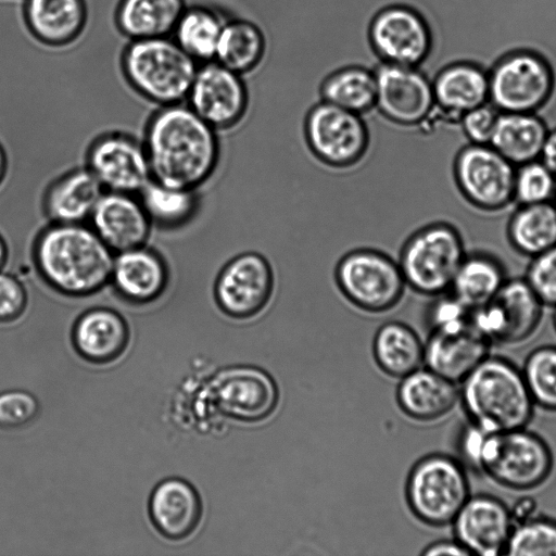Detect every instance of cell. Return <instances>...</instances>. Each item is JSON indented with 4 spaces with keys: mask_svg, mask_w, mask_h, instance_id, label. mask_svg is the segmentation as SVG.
<instances>
[{
    "mask_svg": "<svg viewBox=\"0 0 556 556\" xmlns=\"http://www.w3.org/2000/svg\"><path fill=\"white\" fill-rule=\"evenodd\" d=\"M548 131L538 113L498 112L489 144L518 166L540 159Z\"/></svg>",
    "mask_w": 556,
    "mask_h": 556,
    "instance_id": "obj_29",
    "label": "cell"
},
{
    "mask_svg": "<svg viewBox=\"0 0 556 556\" xmlns=\"http://www.w3.org/2000/svg\"><path fill=\"white\" fill-rule=\"evenodd\" d=\"M458 401V384L429 368H418L403 377L397 390V402L403 412L420 421L444 417Z\"/></svg>",
    "mask_w": 556,
    "mask_h": 556,
    "instance_id": "obj_28",
    "label": "cell"
},
{
    "mask_svg": "<svg viewBox=\"0 0 556 556\" xmlns=\"http://www.w3.org/2000/svg\"><path fill=\"white\" fill-rule=\"evenodd\" d=\"M85 0H24L23 18L40 43L60 48L74 42L87 24Z\"/></svg>",
    "mask_w": 556,
    "mask_h": 556,
    "instance_id": "obj_26",
    "label": "cell"
},
{
    "mask_svg": "<svg viewBox=\"0 0 556 556\" xmlns=\"http://www.w3.org/2000/svg\"><path fill=\"white\" fill-rule=\"evenodd\" d=\"M28 293L23 281L14 274L0 270V323H12L25 312Z\"/></svg>",
    "mask_w": 556,
    "mask_h": 556,
    "instance_id": "obj_43",
    "label": "cell"
},
{
    "mask_svg": "<svg viewBox=\"0 0 556 556\" xmlns=\"http://www.w3.org/2000/svg\"><path fill=\"white\" fill-rule=\"evenodd\" d=\"M426 556H470L469 553L455 539L451 541H438L427 546L422 552Z\"/></svg>",
    "mask_w": 556,
    "mask_h": 556,
    "instance_id": "obj_47",
    "label": "cell"
},
{
    "mask_svg": "<svg viewBox=\"0 0 556 556\" xmlns=\"http://www.w3.org/2000/svg\"><path fill=\"white\" fill-rule=\"evenodd\" d=\"M555 204H556V202H555Z\"/></svg>",
    "mask_w": 556,
    "mask_h": 556,
    "instance_id": "obj_53",
    "label": "cell"
},
{
    "mask_svg": "<svg viewBox=\"0 0 556 556\" xmlns=\"http://www.w3.org/2000/svg\"><path fill=\"white\" fill-rule=\"evenodd\" d=\"M498 111L490 102L463 114L459 124L470 143H490Z\"/></svg>",
    "mask_w": 556,
    "mask_h": 556,
    "instance_id": "obj_44",
    "label": "cell"
},
{
    "mask_svg": "<svg viewBox=\"0 0 556 556\" xmlns=\"http://www.w3.org/2000/svg\"><path fill=\"white\" fill-rule=\"evenodd\" d=\"M554 307V313H553V326H554V329L556 331V305L553 306Z\"/></svg>",
    "mask_w": 556,
    "mask_h": 556,
    "instance_id": "obj_52",
    "label": "cell"
},
{
    "mask_svg": "<svg viewBox=\"0 0 556 556\" xmlns=\"http://www.w3.org/2000/svg\"><path fill=\"white\" fill-rule=\"evenodd\" d=\"M556 195V177L540 160L518 165L515 173L514 201L533 204L552 201Z\"/></svg>",
    "mask_w": 556,
    "mask_h": 556,
    "instance_id": "obj_40",
    "label": "cell"
},
{
    "mask_svg": "<svg viewBox=\"0 0 556 556\" xmlns=\"http://www.w3.org/2000/svg\"><path fill=\"white\" fill-rule=\"evenodd\" d=\"M334 278L352 304L370 313L393 308L406 287L399 262L374 249H357L344 254L337 264Z\"/></svg>",
    "mask_w": 556,
    "mask_h": 556,
    "instance_id": "obj_8",
    "label": "cell"
},
{
    "mask_svg": "<svg viewBox=\"0 0 556 556\" xmlns=\"http://www.w3.org/2000/svg\"><path fill=\"white\" fill-rule=\"evenodd\" d=\"M470 495L467 468L445 454L424 457L407 479L408 505L420 521L430 526L452 523Z\"/></svg>",
    "mask_w": 556,
    "mask_h": 556,
    "instance_id": "obj_7",
    "label": "cell"
},
{
    "mask_svg": "<svg viewBox=\"0 0 556 556\" xmlns=\"http://www.w3.org/2000/svg\"><path fill=\"white\" fill-rule=\"evenodd\" d=\"M553 88L546 61L528 51L506 55L489 73V102L498 112L538 113Z\"/></svg>",
    "mask_w": 556,
    "mask_h": 556,
    "instance_id": "obj_11",
    "label": "cell"
},
{
    "mask_svg": "<svg viewBox=\"0 0 556 556\" xmlns=\"http://www.w3.org/2000/svg\"><path fill=\"white\" fill-rule=\"evenodd\" d=\"M516 166L490 144L470 143L455 157L454 177L475 207L494 212L514 201Z\"/></svg>",
    "mask_w": 556,
    "mask_h": 556,
    "instance_id": "obj_12",
    "label": "cell"
},
{
    "mask_svg": "<svg viewBox=\"0 0 556 556\" xmlns=\"http://www.w3.org/2000/svg\"><path fill=\"white\" fill-rule=\"evenodd\" d=\"M186 102L214 129L226 130L244 117L249 97L240 74L213 60L199 64Z\"/></svg>",
    "mask_w": 556,
    "mask_h": 556,
    "instance_id": "obj_17",
    "label": "cell"
},
{
    "mask_svg": "<svg viewBox=\"0 0 556 556\" xmlns=\"http://www.w3.org/2000/svg\"><path fill=\"white\" fill-rule=\"evenodd\" d=\"M31 258L51 290L87 298L110 285L114 253L88 223H49L34 239Z\"/></svg>",
    "mask_w": 556,
    "mask_h": 556,
    "instance_id": "obj_2",
    "label": "cell"
},
{
    "mask_svg": "<svg viewBox=\"0 0 556 556\" xmlns=\"http://www.w3.org/2000/svg\"><path fill=\"white\" fill-rule=\"evenodd\" d=\"M105 190L85 166L70 169L46 189L42 210L50 223H88Z\"/></svg>",
    "mask_w": 556,
    "mask_h": 556,
    "instance_id": "obj_25",
    "label": "cell"
},
{
    "mask_svg": "<svg viewBox=\"0 0 556 556\" xmlns=\"http://www.w3.org/2000/svg\"><path fill=\"white\" fill-rule=\"evenodd\" d=\"M544 304L525 278L506 279L495 296L471 309V325L491 344H517L538 329Z\"/></svg>",
    "mask_w": 556,
    "mask_h": 556,
    "instance_id": "obj_10",
    "label": "cell"
},
{
    "mask_svg": "<svg viewBox=\"0 0 556 556\" xmlns=\"http://www.w3.org/2000/svg\"><path fill=\"white\" fill-rule=\"evenodd\" d=\"M323 101L363 115L376 108L375 72L349 66L329 75L320 88Z\"/></svg>",
    "mask_w": 556,
    "mask_h": 556,
    "instance_id": "obj_37",
    "label": "cell"
},
{
    "mask_svg": "<svg viewBox=\"0 0 556 556\" xmlns=\"http://www.w3.org/2000/svg\"><path fill=\"white\" fill-rule=\"evenodd\" d=\"M142 142L152 179L169 187L198 190L218 166L217 130L184 102L160 106Z\"/></svg>",
    "mask_w": 556,
    "mask_h": 556,
    "instance_id": "obj_1",
    "label": "cell"
},
{
    "mask_svg": "<svg viewBox=\"0 0 556 556\" xmlns=\"http://www.w3.org/2000/svg\"><path fill=\"white\" fill-rule=\"evenodd\" d=\"M429 312V323L432 329H442L466 324L470 320V312L451 292L435 296Z\"/></svg>",
    "mask_w": 556,
    "mask_h": 556,
    "instance_id": "obj_45",
    "label": "cell"
},
{
    "mask_svg": "<svg viewBox=\"0 0 556 556\" xmlns=\"http://www.w3.org/2000/svg\"><path fill=\"white\" fill-rule=\"evenodd\" d=\"M225 23L220 13L211 7L187 5L172 34L173 39L199 64L213 61Z\"/></svg>",
    "mask_w": 556,
    "mask_h": 556,
    "instance_id": "obj_34",
    "label": "cell"
},
{
    "mask_svg": "<svg viewBox=\"0 0 556 556\" xmlns=\"http://www.w3.org/2000/svg\"><path fill=\"white\" fill-rule=\"evenodd\" d=\"M369 40L383 63L418 67L432 50L433 38L427 18L405 5L382 9L369 26Z\"/></svg>",
    "mask_w": 556,
    "mask_h": 556,
    "instance_id": "obj_15",
    "label": "cell"
},
{
    "mask_svg": "<svg viewBox=\"0 0 556 556\" xmlns=\"http://www.w3.org/2000/svg\"><path fill=\"white\" fill-rule=\"evenodd\" d=\"M507 236L517 252L530 257L556 245V204H520L509 219Z\"/></svg>",
    "mask_w": 556,
    "mask_h": 556,
    "instance_id": "obj_31",
    "label": "cell"
},
{
    "mask_svg": "<svg viewBox=\"0 0 556 556\" xmlns=\"http://www.w3.org/2000/svg\"><path fill=\"white\" fill-rule=\"evenodd\" d=\"M9 254H10V250H9L8 242H7L5 238L3 237V235L0 232V270L4 269V267L8 263V260H9Z\"/></svg>",
    "mask_w": 556,
    "mask_h": 556,
    "instance_id": "obj_51",
    "label": "cell"
},
{
    "mask_svg": "<svg viewBox=\"0 0 556 556\" xmlns=\"http://www.w3.org/2000/svg\"><path fill=\"white\" fill-rule=\"evenodd\" d=\"M540 160L556 177V128L548 131Z\"/></svg>",
    "mask_w": 556,
    "mask_h": 556,
    "instance_id": "obj_49",
    "label": "cell"
},
{
    "mask_svg": "<svg viewBox=\"0 0 556 556\" xmlns=\"http://www.w3.org/2000/svg\"><path fill=\"white\" fill-rule=\"evenodd\" d=\"M202 502L186 480L169 478L160 482L149 501V514L155 529L166 539L182 540L199 526Z\"/></svg>",
    "mask_w": 556,
    "mask_h": 556,
    "instance_id": "obj_24",
    "label": "cell"
},
{
    "mask_svg": "<svg viewBox=\"0 0 556 556\" xmlns=\"http://www.w3.org/2000/svg\"><path fill=\"white\" fill-rule=\"evenodd\" d=\"M88 225L114 254L147 244L153 227L138 194L115 191L102 193Z\"/></svg>",
    "mask_w": 556,
    "mask_h": 556,
    "instance_id": "obj_19",
    "label": "cell"
},
{
    "mask_svg": "<svg viewBox=\"0 0 556 556\" xmlns=\"http://www.w3.org/2000/svg\"><path fill=\"white\" fill-rule=\"evenodd\" d=\"M308 149L323 164L348 168L363 160L370 136L361 114L326 101L315 104L304 122Z\"/></svg>",
    "mask_w": 556,
    "mask_h": 556,
    "instance_id": "obj_9",
    "label": "cell"
},
{
    "mask_svg": "<svg viewBox=\"0 0 556 556\" xmlns=\"http://www.w3.org/2000/svg\"><path fill=\"white\" fill-rule=\"evenodd\" d=\"M36 399L25 391L0 393V428L14 429L29 424L38 414Z\"/></svg>",
    "mask_w": 556,
    "mask_h": 556,
    "instance_id": "obj_42",
    "label": "cell"
},
{
    "mask_svg": "<svg viewBox=\"0 0 556 556\" xmlns=\"http://www.w3.org/2000/svg\"><path fill=\"white\" fill-rule=\"evenodd\" d=\"M186 7L185 0H121L115 23L129 40L169 37Z\"/></svg>",
    "mask_w": 556,
    "mask_h": 556,
    "instance_id": "obj_30",
    "label": "cell"
},
{
    "mask_svg": "<svg viewBox=\"0 0 556 556\" xmlns=\"http://www.w3.org/2000/svg\"><path fill=\"white\" fill-rule=\"evenodd\" d=\"M492 344L471 325L432 329L424 345V363L440 376L459 383L489 354Z\"/></svg>",
    "mask_w": 556,
    "mask_h": 556,
    "instance_id": "obj_22",
    "label": "cell"
},
{
    "mask_svg": "<svg viewBox=\"0 0 556 556\" xmlns=\"http://www.w3.org/2000/svg\"><path fill=\"white\" fill-rule=\"evenodd\" d=\"M525 279L541 302L556 305V245L531 257Z\"/></svg>",
    "mask_w": 556,
    "mask_h": 556,
    "instance_id": "obj_41",
    "label": "cell"
},
{
    "mask_svg": "<svg viewBox=\"0 0 556 556\" xmlns=\"http://www.w3.org/2000/svg\"><path fill=\"white\" fill-rule=\"evenodd\" d=\"M9 170V159L3 144L0 142V187L3 185Z\"/></svg>",
    "mask_w": 556,
    "mask_h": 556,
    "instance_id": "obj_50",
    "label": "cell"
},
{
    "mask_svg": "<svg viewBox=\"0 0 556 556\" xmlns=\"http://www.w3.org/2000/svg\"><path fill=\"white\" fill-rule=\"evenodd\" d=\"M72 340L83 358L93 364H106L125 352L129 342V327L117 311L97 306L76 319Z\"/></svg>",
    "mask_w": 556,
    "mask_h": 556,
    "instance_id": "obj_23",
    "label": "cell"
},
{
    "mask_svg": "<svg viewBox=\"0 0 556 556\" xmlns=\"http://www.w3.org/2000/svg\"><path fill=\"white\" fill-rule=\"evenodd\" d=\"M434 111L459 123L467 111L489 102V75L477 65L459 62L440 70L432 78Z\"/></svg>",
    "mask_w": 556,
    "mask_h": 556,
    "instance_id": "obj_27",
    "label": "cell"
},
{
    "mask_svg": "<svg viewBox=\"0 0 556 556\" xmlns=\"http://www.w3.org/2000/svg\"><path fill=\"white\" fill-rule=\"evenodd\" d=\"M129 86L159 106L185 102L199 63L169 37L130 40L122 54Z\"/></svg>",
    "mask_w": 556,
    "mask_h": 556,
    "instance_id": "obj_4",
    "label": "cell"
},
{
    "mask_svg": "<svg viewBox=\"0 0 556 556\" xmlns=\"http://www.w3.org/2000/svg\"><path fill=\"white\" fill-rule=\"evenodd\" d=\"M220 409L229 417L255 422L267 418L278 403V389L264 370L241 366L223 371L216 379Z\"/></svg>",
    "mask_w": 556,
    "mask_h": 556,
    "instance_id": "obj_20",
    "label": "cell"
},
{
    "mask_svg": "<svg viewBox=\"0 0 556 556\" xmlns=\"http://www.w3.org/2000/svg\"><path fill=\"white\" fill-rule=\"evenodd\" d=\"M459 402L468 421L492 432L527 427L534 403L521 368L489 354L459 383Z\"/></svg>",
    "mask_w": 556,
    "mask_h": 556,
    "instance_id": "obj_3",
    "label": "cell"
},
{
    "mask_svg": "<svg viewBox=\"0 0 556 556\" xmlns=\"http://www.w3.org/2000/svg\"><path fill=\"white\" fill-rule=\"evenodd\" d=\"M374 354L379 367L393 377H405L424 363V344L417 333L399 321L384 324L377 331Z\"/></svg>",
    "mask_w": 556,
    "mask_h": 556,
    "instance_id": "obj_33",
    "label": "cell"
},
{
    "mask_svg": "<svg viewBox=\"0 0 556 556\" xmlns=\"http://www.w3.org/2000/svg\"><path fill=\"white\" fill-rule=\"evenodd\" d=\"M454 539L469 555L497 556L515 526L510 508L490 494L470 495L452 521Z\"/></svg>",
    "mask_w": 556,
    "mask_h": 556,
    "instance_id": "obj_18",
    "label": "cell"
},
{
    "mask_svg": "<svg viewBox=\"0 0 556 556\" xmlns=\"http://www.w3.org/2000/svg\"><path fill=\"white\" fill-rule=\"evenodd\" d=\"M510 508L515 525L533 517L536 509V502L531 497L518 500Z\"/></svg>",
    "mask_w": 556,
    "mask_h": 556,
    "instance_id": "obj_48",
    "label": "cell"
},
{
    "mask_svg": "<svg viewBox=\"0 0 556 556\" xmlns=\"http://www.w3.org/2000/svg\"><path fill=\"white\" fill-rule=\"evenodd\" d=\"M264 50L265 39L255 24L245 20L226 21L214 61L241 75L260 63Z\"/></svg>",
    "mask_w": 556,
    "mask_h": 556,
    "instance_id": "obj_36",
    "label": "cell"
},
{
    "mask_svg": "<svg viewBox=\"0 0 556 556\" xmlns=\"http://www.w3.org/2000/svg\"><path fill=\"white\" fill-rule=\"evenodd\" d=\"M376 108L388 121L405 127L422 125L434 112L431 78L418 67L382 63L375 71Z\"/></svg>",
    "mask_w": 556,
    "mask_h": 556,
    "instance_id": "obj_16",
    "label": "cell"
},
{
    "mask_svg": "<svg viewBox=\"0 0 556 556\" xmlns=\"http://www.w3.org/2000/svg\"><path fill=\"white\" fill-rule=\"evenodd\" d=\"M274 273L268 260L257 252H243L229 260L214 282L219 309L235 319L256 316L274 291Z\"/></svg>",
    "mask_w": 556,
    "mask_h": 556,
    "instance_id": "obj_13",
    "label": "cell"
},
{
    "mask_svg": "<svg viewBox=\"0 0 556 556\" xmlns=\"http://www.w3.org/2000/svg\"><path fill=\"white\" fill-rule=\"evenodd\" d=\"M521 371L534 405L556 413V345L533 349L526 356Z\"/></svg>",
    "mask_w": 556,
    "mask_h": 556,
    "instance_id": "obj_38",
    "label": "cell"
},
{
    "mask_svg": "<svg viewBox=\"0 0 556 556\" xmlns=\"http://www.w3.org/2000/svg\"><path fill=\"white\" fill-rule=\"evenodd\" d=\"M168 283L166 260L147 244L114 254L109 286L124 302L150 304L164 294Z\"/></svg>",
    "mask_w": 556,
    "mask_h": 556,
    "instance_id": "obj_21",
    "label": "cell"
},
{
    "mask_svg": "<svg viewBox=\"0 0 556 556\" xmlns=\"http://www.w3.org/2000/svg\"><path fill=\"white\" fill-rule=\"evenodd\" d=\"M505 555L556 556V521L533 516L514 526Z\"/></svg>",
    "mask_w": 556,
    "mask_h": 556,
    "instance_id": "obj_39",
    "label": "cell"
},
{
    "mask_svg": "<svg viewBox=\"0 0 556 556\" xmlns=\"http://www.w3.org/2000/svg\"><path fill=\"white\" fill-rule=\"evenodd\" d=\"M465 255L459 232L450 224L433 223L405 241L399 265L406 286L420 294L437 296L450 291Z\"/></svg>",
    "mask_w": 556,
    "mask_h": 556,
    "instance_id": "obj_6",
    "label": "cell"
},
{
    "mask_svg": "<svg viewBox=\"0 0 556 556\" xmlns=\"http://www.w3.org/2000/svg\"><path fill=\"white\" fill-rule=\"evenodd\" d=\"M86 167L105 191L138 194L152 179L143 142L125 131H106L86 152Z\"/></svg>",
    "mask_w": 556,
    "mask_h": 556,
    "instance_id": "obj_14",
    "label": "cell"
},
{
    "mask_svg": "<svg viewBox=\"0 0 556 556\" xmlns=\"http://www.w3.org/2000/svg\"><path fill=\"white\" fill-rule=\"evenodd\" d=\"M490 431L468 421L458 438L460 462L467 468L479 472L484 443Z\"/></svg>",
    "mask_w": 556,
    "mask_h": 556,
    "instance_id": "obj_46",
    "label": "cell"
},
{
    "mask_svg": "<svg viewBox=\"0 0 556 556\" xmlns=\"http://www.w3.org/2000/svg\"><path fill=\"white\" fill-rule=\"evenodd\" d=\"M553 452L547 442L527 427L490 431L479 464V473L515 491L539 488L551 476Z\"/></svg>",
    "mask_w": 556,
    "mask_h": 556,
    "instance_id": "obj_5",
    "label": "cell"
},
{
    "mask_svg": "<svg viewBox=\"0 0 556 556\" xmlns=\"http://www.w3.org/2000/svg\"><path fill=\"white\" fill-rule=\"evenodd\" d=\"M505 281L498 261L484 253H471L465 255L448 292L473 309L492 300Z\"/></svg>",
    "mask_w": 556,
    "mask_h": 556,
    "instance_id": "obj_32",
    "label": "cell"
},
{
    "mask_svg": "<svg viewBox=\"0 0 556 556\" xmlns=\"http://www.w3.org/2000/svg\"><path fill=\"white\" fill-rule=\"evenodd\" d=\"M138 197L153 226L178 229L193 219L199 210L197 190L169 187L151 179Z\"/></svg>",
    "mask_w": 556,
    "mask_h": 556,
    "instance_id": "obj_35",
    "label": "cell"
}]
</instances>
